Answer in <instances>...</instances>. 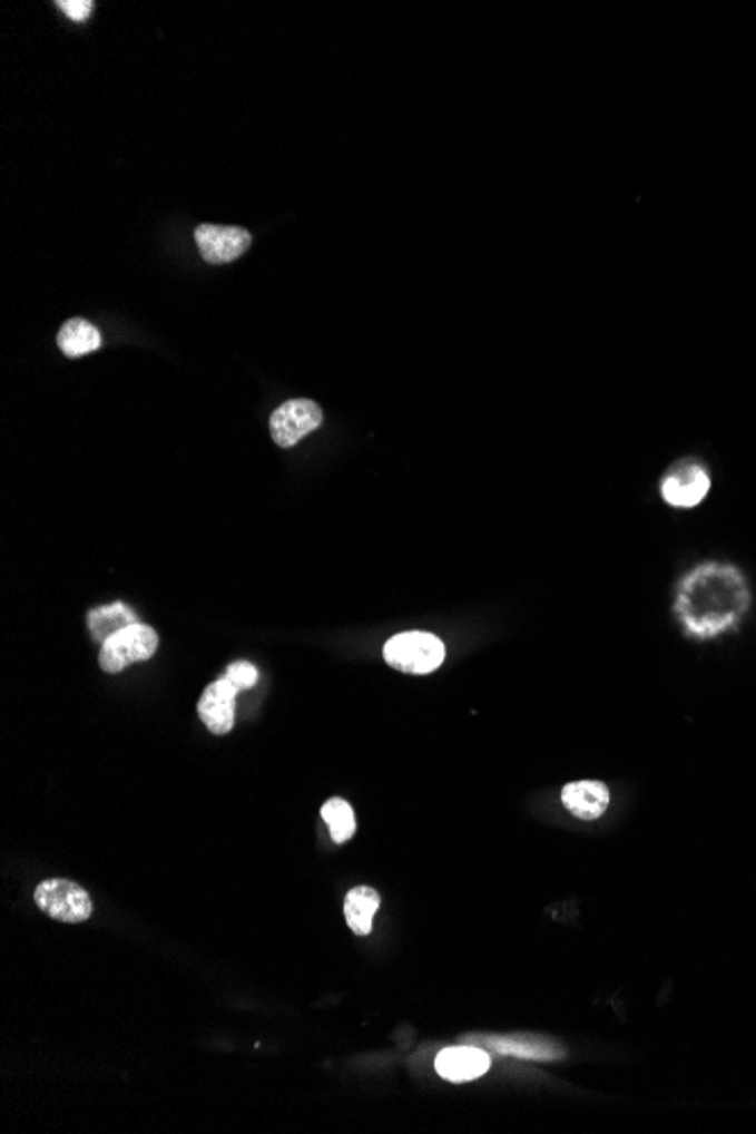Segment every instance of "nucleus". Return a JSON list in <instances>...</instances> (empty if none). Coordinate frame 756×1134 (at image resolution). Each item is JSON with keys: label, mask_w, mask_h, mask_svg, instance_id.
<instances>
[{"label": "nucleus", "mask_w": 756, "mask_h": 1134, "mask_svg": "<svg viewBox=\"0 0 756 1134\" xmlns=\"http://www.w3.org/2000/svg\"><path fill=\"white\" fill-rule=\"evenodd\" d=\"M749 607V589L729 564H703L679 585L675 614L684 629L698 639H711L734 627Z\"/></svg>", "instance_id": "1"}, {"label": "nucleus", "mask_w": 756, "mask_h": 1134, "mask_svg": "<svg viewBox=\"0 0 756 1134\" xmlns=\"http://www.w3.org/2000/svg\"><path fill=\"white\" fill-rule=\"evenodd\" d=\"M238 691L243 688H252L258 680V671L256 666H252L249 662H236L227 668V675H225Z\"/></svg>", "instance_id": "16"}, {"label": "nucleus", "mask_w": 756, "mask_h": 1134, "mask_svg": "<svg viewBox=\"0 0 756 1134\" xmlns=\"http://www.w3.org/2000/svg\"><path fill=\"white\" fill-rule=\"evenodd\" d=\"M381 906V895L374 888L359 886L345 899V917L347 925L356 936H370L374 915Z\"/></svg>", "instance_id": "12"}, {"label": "nucleus", "mask_w": 756, "mask_h": 1134, "mask_svg": "<svg viewBox=\"0 0 756 1134\" xmlns=\"http://www.w3.org/2000/svg\"><path fill=\"white\" fill-rule=\"evenodd\" d=\"M490 1055L475 1046H453L438 1055L435 1069L449 1083H469L485 1076L490 1069Z\"/></svg>", "instance_id": "9"}, {"label": "nucleus", "mask_w": 756, "mask_h": 1134, "mask_svg": "<svg viewBox=\"0 0 756 1134\" xmlns=\"http://www.w3.org/2000/svg\"><path fill=\"white\" fill-rule=\"evenodd\" d=\"M385 662L408 675H429L438 671L446 657L444 644L429 632H403L392 636L383 648Z\"/></svg>", "instance_id": "2"}, {"label": "nucleus", "mask_w": 756, "mask_h": 1134, "mask_svg": "<svg viewBox=\"0 0 756 1134\" xmlns=\"http://www.w3.org/2000/svg\"><path fill=\"white\" fill-rule=\"evenodd\" d=\"M57 344L68 359H80V356H87V353L98 351L102 344V338H100V331L91 322L76 317V320H68L59 329Z\"/></svg>", "instance_id": "11"}, {"label": "nucleus", "mask_w": 756, "mask_h": 1134, "mask_svg": "<svg viewBox=\"0 0 756 1134\" xmlns=\"http://www.w3.org/2000/svg\"><path fill=\"white\" fill-rule=\"evenodd\" d=\"M562 804L580 820H598L609 806V791L602 782H573L564 786Z\"/></svg>", "instance_id": "10"}, {"label": "nucleus", "mask_w": 756, "mask_h": 1134, "mask_svg": "<svg viewBox=\"0 0 756 1134\" xmlns=\"http://www.w3.org/2000/svg\"><path fill=\"white\" fill-rule=\"evenodd\" d=\"M195 243H197L199 254L206 263L220 265V263H232L238 256H243L252 245V236H249V232H245L240 227L199 225L195 229Z\"/></svg>", "instance_id": "7"}, {"label": "nucleus", "mask_w": 756, "mask_h": 1134, "mask_svg": "<svg viewBox=\"0 0 756 1134\" xmlns=\"http://www.w3.org/2000/svg\"><path fill=\"white\" fill-rule=\"evenodd\" d=\"M322 408L315 401L308 399H293L279 405L269 417V433L272 440L284 449L295 447L302 442L308 433L317 431L322 427Z\"/></svg>", "instance_id": "5"}, {"label": "nucleus", "mask_w": 756, "mask_h": 1134, "mask_svg": "<svg viewBox=\"0 0 756 1134\" xmlns=\"http://www.w3.org/2000/svg\"><path fill=\"white\" fill-rule=\"evenodd\" d=\"M57 8H59V10H61L68 19H73V21H78V23H80V21H87V19L91 17V12H94V3H91V0H59Z\"/></svg>", "instance_id": "17"}, {"label": "nucleus", "mask_w": 756, "mask_h": 1134, "mask_svg": "<svg viewBox=\"0 0 756 1134\" xmlns=\"http://www.w3.org/2000/svg\"><path fill=\"white\" fill-rule=\"evenodd\" d=\"M37 906L52 919L66 925H80L94 912L91 897L85 888L68 879H48L35 890Z\"/></svg>", "instance_id": "4"}, {"label": "nucleus", "mask_w": 756, "mask_h": 1134, "mask_svg": "<svg viewBox=\"0 0 756 1134\" xmlns=\"http://www.w3.org/2000/svg\"><path fill=\"white\" fill-rule=\"evenodd\" d=\"M709 487V473L700 465L681 462L666 473L661 482V496L672 508H696L705 501Z\"/></svg>", "instance_id": "6"}, {"label": "nucleus", "mask_w": 756, "mask_h": 1134, "mask_svg": "<svg viewBox=\"0 0 756 1134\" xmlns=\"http://www.w3.org/2000/svg\"><path fill=\"white\" fill-rule=\"evenodd\" d=\"M322 818L328 824L331 838L337 844L347 842L356 833V815H354V809L345 800H340V798L328 800L322 806Z\"/></svg>", "instance_id": "15"}, {"label": "nucleus", "mask_w": 756, "mask_h": 1134, "mask_svg": "<svg viewBox=\"0 0 756 1134\" xmlns=\"http://www.w3.org/2000/svg\"><path fill=\"white\" fill-rule=\"evenodd\" d=\"M480 1042L488 1044L497 1053H505V1055H514V1057H523V1059H556L562 1053L553 1044L534 1042V1039H526V1037L523 1039L521 1037H483Z\"/></svg>", "instance_id": "14"}, {"label": "nucleus", "mask_w": 756, "mask_h": 1134, "mask_svg": "<svg viewBox=\"0 0 756 1134\" xmlns=\"http://www.w3.org/2000/svg\"><path fill=\"white\" fill-rule=\"evenodd\" d=\"M87 623H89V632H91L94 639L105 644L107 639H111L114 634L122 632L125 627H129L134 623H139V618H136V614L127 605L111 603V605L94 609L87 616Z\"/></svg>", "instance_id": "13"}, {"label": "nucleus", "mask_w": 756, "mask_h": 1134, "mask_svg": "<svg viewBox=\"0 0 756 1134\" xmlns=\"http://www.w3.org/2000/svg\"><path fill=\"white\" fill-rule=\"evenodd\" d=\"M236 695H238V688L227 677H220L218 682L204 688L202 700L197 704V714H199L202 723L209 727V732L223 736L234 730Z\"/></svg>", "instance_id": "8"}, {"label": "nucleus", "mask_w": 756, "mask_h": 1134, "mask_svg": "<svg viewBox=\"0 0 756 1134\" xmlns=\"http://www.w3.org/2000/svg\"><path fill=\"white\" fill-rule=\"evenodd\" d=\"M159 648V634L144 623H134L114 634L100 648V668L105 673H120L122 668L148 662Z\"/></svg>", "instance_id": "3"}]
</instances>
